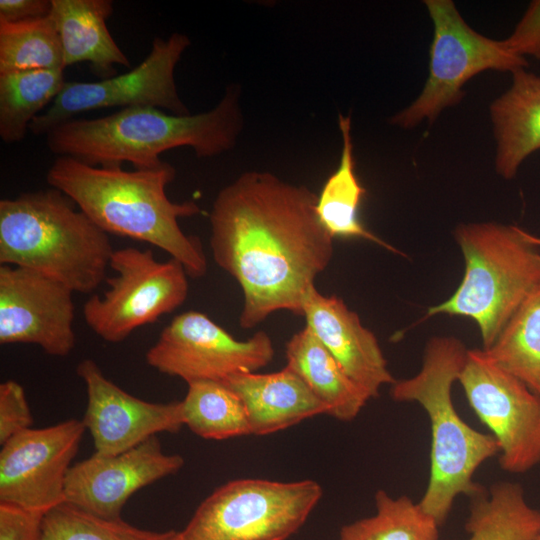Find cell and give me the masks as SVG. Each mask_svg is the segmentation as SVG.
Segmentation results:
<instances>
[{
  "label": "cell",
  "instance_id": "6da1fadb",
  "mask_svg": "<svg viewBox=\"0 0 540 540\" xmlns=\"http://www.w3.org/2000/svg\"><path fill=\"white\" fill-rule=\"evenodd\" d=\"M316 203L308 187L263 171L242 173L216 195L210 249L242 290L240 327L253 328L281 310L302 315L307 292L334 253Z\"/></svg>",
  "mask_w": 540,
  "mask_h": 540
},
{
  "label": "cell",
  "instance_id": "7a4b0ae2",
  "mask_svg": "<svg viewBox=\"0 0 540 540\" xmlns=\"http://www.w3.org/2000/svg\"><path fill=\"white\" fill-rule=\"evenodd\" d=\"M175 175V168L165 161L154 168L125 170L119 164L92 166L58 156L46 181L107 234L154 245L179 261L189 277L201 278L208 269L202 243L185 234L178 222L201 210L194 201L168 198L166 188Z\"/></svg>",
  "mask_w": 540,
  "mask_h": 540
},
{
  "label": "cell",
  "instance_id": "3957f363",
  "mask_svg": "<svg viewBox=\"0 0 540 540\" xmlns=\"http://www.w3.org/2000/svg\"><path fill=\"white\" fill-rule=\"evenodd\" d=\"M237 84L228 85L212 109L177 115L155 107H129L99 118H74L46 136L48 149L92 166L122 165L154 168L168 150L189 147L200 158L216 157L233 149L243 129Z\"/></svg>",
  "mask_w": 540,
  "mask_h": 540
},
{
  "label": "cell",
  "instance_id": "277c9868",
  "mask_svg": "<svg viewBox=\"0 0 540 540\" xmlns=\"http://www.w3.org/2000/svg\"><path fill=\"white\" fill-rule=\"evenodd\" d=\"M467 352L464 343L455 337L431 338L419 372L396 380L390 391L393 400L417 402L428 415L430 475L419 504L440 526L459 495L470 498L484 487L473 480L474 473L482 463L500 453L494 436L468 425L452 402V385L458 381Z\"/></svg>",
  "mask_w": 540,
  "mask_h": 540
},
{
  "label": "cell",
  "instance_id": "5b68a950",
  "mask_svg": "<svg viewBox=\"0 0 540 540\" xmlns=\"http://www.w3.org/2000/svg\"><path fill=\"white\" fill-rule=\"evenodd\" d=\"M74 204L52 187L2 199L1 265L40 272L74 293L98 288L114 249L109 234Z\"/></svg>",
  "mask_w": 540,
  "mask_h": 540
},
{
  "label": "cell",
  "instance_id": "8992f818",
  "mask_svg": "<svg viewBox=\"0 0 540 540\" xmlns=\"http://www.w3.org/2000/svg\"><path fill=\"white\" fill-rule=\"evenodd\" d=\"M454 236L465 272L452 296L430 307L427 317L448 314L474 320L483 349H488L540 285V247L526 230L495 222L460 224Z\"/></svg>",
  "mask_w": 540,
  "mask_h": 540
},
{
  "label": "cell",
  "instance_id": "52a82bcc",
  "mask_svg": "<svg viewBox=\"0 0 540 540\" xmlns=\"http://www.w3.org/2000/svg\"><path fill=\"white\" fill-rule=\"evenodd\" d=\"M321 496V486L310 479L232 480L201 502L179 532L180 540H286Z\"/></svg>",
  "mask_w": 540,
  "mask_h": 540
},
{
  "label": "cell",
  "instance_id": "ba28073f",
  "mask_svg": "<svg viewBox=\"0 0 540 540\" xmlns=\"http://www.w3.org/2000/svg\"><path fill=\"white\" fill-rule=\"evenodd\" d=\"M433 23L429 74L419 96L394 114L389 123L411 129L426 120L432 124L443 110L464 97V85L488 71L514 72L528 66L526 58L509 50L504 41L488 38L463 19L451 0H425Z\"/></svg>",
  "mask_w": 540,
  "mask_h": 540
},
{
  "label": "cell",
  "instance_id": "9c48e42d",
  "mask_svg": "<svg viewBox=\"0 0 540 540\" xmlns=\"http://www.w3.org/2000/svg\"><path fill=\"white\" fill-rule=\"evenodd\" d=\"M102 296L91 295L83 305L88 327L109 343L124 341L134 330L154 323L181 306L189 292L188 274L174 258L159 261L151 249L114 250Z\"/></svg>",
  "mask_w": 540,
  "mask_h": 540
},
{
  "label": "cell",
  "instance_id": "30bf717a",
  "mask_svg": "<svg viewBox=\"0 0 540 540\" xmlns=\"http://www.w3.org/2000/svg\"><path fill=\"white\" fill-rule=\"evenodd\" d=\"M188 36L155 37L149 54L126 73L94 82H66L48 108L30 124L33 135H46L75 116L104 108L155 107L177 115L190 114L179 96L175 69L190 46Z\"/></svg>",
  "mask_w": 540,
  "mask_h": 540
},
{
  "label": "cell",
  "instance_id": "8fae6325",
  "mask_svg": "<svg viewBox=\"0 0 540 540\" xmlns=\"http://www.w3.org/2000/svg\"><path fill=\"white\" fill-rule=\"evenodd\" d=\"M458 381L471 408L499 444L501 468L519 474L538 465L540 396L495 364L483 349H468Z\"/></svg>",
  "mask_w": 540,
  "mask_h": 540
},
{
  "label": "cell",
  "instance_id": "7c38bea8",
  "mask_svg": "<svg viewBox=\"0 0 540 540\" xmlns=\"http://www.w3.org/2000/svg\"><path fill=\"white\" fill-rule=\"evenodd\" d=\"M274 357L265 331L237 340L206 314L187 311L175 316L146 353V362L160 373L196 381L223 382L239 372H256Z\"/></svg>",
  "mask_w": 540,
  "mask_h": 540
},
{
  "label": "cell",
  "instance_id": "4fadbf2b",
  "mask_svg": "<svg viewBox=\"0 0 540 540\" xmlns=\"http://www.w3.org/2000/svg\"><path fill=\"white\" fill-rule=\"evenodd\" d=\"M86 428L69 419L29 428L0 451V503L46 514L65 502V484Z\"/></svg>",
  "mask_w": 540,
  "mask_h": 540
},
{
  "label": "cell",
  "instance_id": "5bb4252c",
  "mask_svg": "<svg viewBox=\"0 0 540 540\" xmlns=\"http://www.w3.org/2000/svg\"><path fill=\"white\" fill-rule=\"evenodd\" d=\"M73 291L23 267L0 266V344H34L51 356L75 346Z\"/></svg>",
  "mask_w": 540,
  "mask_h": 540
},
{
  "label": "cell",
  "instance_id": "9a60e30c",
  "mask_svg": "<svg viewBox=\"0 0 540 540\" xmlns=\"http://www.w3.org/2000/svg\"><path fill=\"white\" fill-rule=\"evenodd\" d=\"M184 465L179 454H168L157 436L116 455L91 457L72 465L65 484V502L105 519H119L138 490Z\"/></svg>",
  "mask_w": 540,
  "mask_h": 540
},
{
  "label": "cell",
  "instance_id": "2e32d148",
  "mask_svg": "<svg viewBox=\"0 0 540 540\" xmlns=\"http://www.w3.org/2000/svg\"><path fill=\"white\" fill-rule=\"evenodd\" d=\"M76 373L86 386L82 422L97 455H116L158 433H177L185 426L181 401L153 403L137 398L109 380L92 359L82 360Z\"/></svg>",
  "mask_w": 540,
  "mask_h": 540
},
{
  "label": "cell",
  "instance_id": "e0dca14e",
  "mask_svg": "<svg viewBox=\"0 0 540 540\" xmlns=\"http://www.w3.org/2000/svg\"><path fill=\"white\" fill-rule=\"evenodd\" d=\"M302 316L306 327L370 398L377 397L383 385L396 381L376 336L342 299L325 296L314 285L304 298Z\"/></svg>",
  "mask_w": 540,
  "mask_h": 540
},
{
  "label": "cell",
  "instance_id": "ac0fdd59",
  "mask_svg": "<svg viewBox=\"0 0 540 540\" xmlns=\"http://www.w3.org/2000/svg\"><path fill=\"white\" fill-rule=\"evenodd\" d=\"M224 383L243 402L251 434L267 435L320 414L326 406L289 366L272 373L239 372Z\"/></svg>",
  "mask_w": 540,
  "mask_h": 540
},
{
  "label": "cell",
  "instance_id": "d6986e66",
  "mask_svg": "<svg viewBox=\"0 0 540 540\" xmlns=\"http://www.w3.org/2000/svg\"><path fill=\"white\" fill-rule=\"evenodd\" d=\"M511 74L510 87L489 106L496 143L495 170L507 180L540 149V76L526 68Z\"/></svg>",
  "mask_w": 540,
  "mask_h": 540
},
{
  "label": "cell",
  "instance_id": "ffe728a7",
  "mask_svg": "<svg viewBox=\"0 0 540 540\" xmlns=\"http://www.w3.org/2000/svg\"><path fill=\"white\" fill-rule=\"evenodd\" d=\"M50 17L58 31L64 68L80 62L90 64L104 78L116 75V65L130 67V60L113 39L107 19L111 0H51Z\"/></svg>",
  "mask_w": 540,
  "mask_h": 540
},
{
  "label": "cell",
  "instance_id": "44dd1931",
  "mask_svg": "<svg viewBox=\"0 0 540 540\" xmlns=\"http://www.w3.org/2000/svg\"><path fill=\"white\" fill-rule=\"evenodd\" d=\"M285 355L286 365L304 380L326 406L327 415L341 421H351L371 399L306 326L289 339Z\"/></svg>",
  "mask_w": 540,
  "mask_h": 540
},
{
  "label": "cell",
  "instance_id": "7402d4cb",
  "mask_svg": "<svg viewBox=\"0 0 540 540\" xmlns=\"http://www.w3.org/2000/svg\"><path fill=\"white\" fill-rule=\"evenodd\" d=\"M338 126L342 137L340 160L317 195V216L333 238L364 239L398 253L394 247L370 232L359 218V207L366 190L355 172L351 116L339 114Z\"/></svg>",
  "mask_w": 540,
  "mask_h": 540
},
{
  "label": "cell",
  "instance_id": "603a6c76",
  "mask_svg": "<svg viewBox=\"0 0 540 540\" xmlns=\"http://www.w3.org/2000/svg\"><path fill=\"white\" fill-rule=\"evenodd\" d=\"M468 540H536L540 510L531 507L518 483L500 481L470 498Z\"/></svg>",
  "mask_w": 540,
  "mask_h": 540
},
{
  "label": "cell",
  "instance_id": "cb8c5ba5",
  "mask_svg": "<svg viewBox=\"0 0 540 540\" xmlns=\"http://www.w3.org/2000/svg\"><path fill=\"white\" fill-rule=\"evenodd\" d=\"M63 72L39 69L0 73V137L4 143L24 140L32 121L63 89Z\"/></svg>",
  "mask_w": 540,
  "mask_h": 540
},
{
  "label": "cell",
  "instance_id": "d4e9b609",
  "mask_svg": "<svg viewBox=\"0 0 540 540\" xmlns=\"http://www.w3.org/2000/svg\"><path fill=\"white\" fill-rule=\"evenodd\" d=\"M483 350L540 396V285L521 303L495 342Z\"/></svg>",
  "mask_w": 540,
  "mask_h": 540
},
{
  "label": "cell",
  "instance_id": "484cf974",
  "mask_svg": "<svg viewBox=\"0 0 540 540\" xmlns=\"http://www.w3.org/2000/svg\"><path fill=\"white\" fill-rule=\"evenodd\" d=\"M181 405L184 425L202 438L224 440L251 434L243 402L222 382L189 383Z\"/></svg>",
  "mask_w": 540,
  "mask_h": 540
},
{
  "label": "cell",
  "instance_id": "4316f807",
  "mask_svg": "<svg viewBox=\"0 0 540 540\" xmlns=\"http://www.w3.org/2000/svg\"><path fill=\"white\" fill-rule=\"evenodd\" d=\"M375 515L344 525L340 540H438L437 521L407 495L375 494Z\"/></svg>",
  "mask_w": 540,
  "mask_h": 540
},
{
  "label": "cell",
  "instance_id": "83f0119b",
  "mask_svg": "<svg viewBox=\"0 0 540 540\" xmlns=\"http://www.w3.org/2000/svg\"><path fill=\"white\" fill-rule=\"evenodd\" d=\"M39 69H65L60 37L50 15L0 21V73Z\"/></svg>",
  "mask_w": 540,
  "mask_h": 540
},
{
  "label": "cell",
  "instance_id": "f1b7e54d",
  "mask_svg": "<svg viewBox=\"0 0 540 540\" xmlns=\"http://www.w3.org/2000/svg\"><path fill=\"white\" fill-rule=\"evenodd\" d=\"M178 537L175 530L142 529L122 518L105 519L64 502L44 515L40 540H177Z\"/></svg>",
  "mask_w": 540,
  "mask_h": 540
},
{
  "label": "cell",
  "instance_id": "f546056e",
  "mask_svg": "<svg viewBox=\"0 0 540 540\" xmlns=\"http://www.w3.org/2000/svg\"><path fill=\"white\" fill-rule=\"evenodd\" d=\"M33 419L24 388L15 380L0 384V444L31 428Z\"/></svg>",
  "mask_w": 540,
  "mask_h": 540
},
{
  "label": "cell",
  "instance_id": "4dcf8cb0",
  "mask_svg": "<svg viewBox=\"0 0 540 540\" xmlns=\"http://www.w3.org/2000/svg\"><path fill=\"white\" fill-rule=\"evenodd\" d=\"M44 515L0 503V540H40Z\"/></svg>",
  "mask_w": 540,
  "mask_h": 540
},
{
  "label": "cell",
  "instance_id": "1f68e13d",
  "mask_svg": "<svg viewBox=\"0 0 540 540\" xmlns=\"http://www.w3.org/2000/svg\"><path fill=\"white\" fill-rule=\"evenodd\" d=\"M503 41L519 56L540 59V0L530 2L512 33Z\"/></svg>",
  "mask_w": 540,
  "mask_h": 540
},
{
  "label": "cell",
  "instance_id": "d6a6232c",
  "mask_svg": "<svg viewBox=\"0 0 540 540\" xmlns=\"http://www.w3.org/2000/svg\"><path fill=\"white\" fill-rule=\"evenodd\" d=\"M51 0H1L0 21L20 22L50 15Z\"/></svg>",
  "mask_w": 540,
  "mask_h": 540
},
{
  "label": "cell",
  "instance_id": "836d02e7",
  "mask_svg": "<svg viewBox=\"0 0 540 540\" xmlns=\"http://www.w3.org/2000/svg\"><path fill=\"white\" fill-rule=\"evenodd\" d=\"M535 239H536L537 244H538L539 247H540V238H539V237H535Z\"/></svg>",
  "mask_w": 540,
  "mask_h": 540
},
{
  "label": "cell",
  "instance_id": "e575fe53",
  "mask_svg": "<svg viewBox=\"0 0 540 540\" xmlns=\"http://www.w3.org/2000/svg\"><path fill=\"white\" fill-rule=\"evenodd\" d=\"M536 540H540V536Z\"/></svg>",
  "mask_w": 540,
  "mask_h": 540
},
{
  "label": "cell",
  "instance_id": "d590c367",
  "mask_svg": "<svg viewBox=\"0 0 540 540\" xmlns=\"http://www.w3.org/2000/svg\"><path fill=\"white\" fill-rule=\"evenodd\" d=\"M177 540H180V536L178 537V539H177Z\"/></svg>",
  "mask_w": 540,
  "mask_h": 540
}]
</instances>
